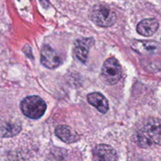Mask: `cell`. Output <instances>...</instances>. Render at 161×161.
Listing matches in <instances>:
<instances>
[{
  "mask_svg": "<svg viewBox=\"0 0 161 161\" xmlns=\"http://www.w3.org/2000/svg\"><path fill=\"white\" fill-rule=\"evenodd\" d=\"M137 142L142 148L153 147L161 145V122L153 119L137 134Z\"/></svg>",
  "mask_w": 161,
  "mask_h": 161,
  "instance_id": "obj_1",
  "label": "cell"
},
{
  "mask_svg": "<svg viewBox=\"0 0 161 161\" xmlns=\"http://www.w3.org/2000/svg\"><path fill=\"white\" fill-rule=\"evenodd\" d=\"M104 83L108 85L116 84L122 76V68L115 58H109L104 62L101 73Z\"/></svg>",
  "mask_w": 161,
  "mask_h": 161,
  "instance_id": "obj_3",
  "label": "cell"
},
{
  "mask_svg": "<svg viewBox=\"0 0 161 161\" xmlns=\"http://www.w3.org/2000/svg\"><path fill=\"white\" fill-rule=\"evenodd\" d=\"M40 3L44 8H47L49 6V0H40Z\"/></svg>",
  "mask_w": 161,
  "mask_h": 161,
  "instance_id": "obj_12",
  "label": "cell"
},
{
  "mask_svg": "<svg viewBox=\"0 0 161 161\" xmlns=\"http://www.w3.org/2000/svg\"><path fill=\"white\" fill-rule=\"evenodd\" d=\"M87 100L91 105L95 107L100 113L103 114L106 113L108 110V100L100 93L94 92L89 94L87 95Z\"/></svg>",
  "mask_w": 161,
  "mask_h": 161,
  "instance_id": "obj_9",
  "label": "cell"
},
{
  "mask_svg": "<svg viewBox=\"0 0 161 161\" xmlns=\"http://www.w3.org/2000/svg\"><path fill=\"white\" fill-rule=\"evenodd\" d=\"M57 136L66 143H72L79 139V135L70 127L66 125H60L55 129Z\"/></svg>",
  "mask_w": 161,
  "mask_h": 161,
  "instance_id": "obj_10",
  "label": "cell"
},
{
  "mask_svg": "<svg viewBox=\"0 0 161 161\" xmlns=\"http://www.w3.org/2000/svg\"><path fill=\"white\" fill-rule=\"evenodd\" d=\"M91 18L98 26L107 28L116 21V14L107 6L98 5L91 10Z\"/></svg>",
  "mask_w": 161,
  "mask_h": 161,
  "instance_id": "obj_4",
  "label": "cell"
},
{
  "mask_svg": "<svg viewBox=\"0 0 161 161\" xmlns=\"http://www.w3.org/2000/svg\"><path fill=\"white\" fill-rule=\"evenodd\" d=\"M20 109L27 117L36 119L43 116L47 109V105L39 96H29L21 102Z\"/></svg>",
  "mask_w": 161,
  "mask_h": 161,
  "instance_id": "obj_2",
  "label": "cell"
},
{
  "mask_svg": "<svg viewBox=\"0 0 161 161\" xmlns=\"http://www.w3.org/2000/svg\"><path fill=\"white\" fill-rule=\"evenodd\" d=\"M41 63L50 69H56L61 64V58L50 46L45 45L41 50Z\"/></svg>",
  "mask_w": 161,
  "mask_h": 161,
  "instance_id": "obj_5",
  "label": "cell"
},
{
  "mask_svg": "<svg viewBox=\"0 0 161 161\" xmlns=\"http://www.w3.org/2000/svg\"><path fill=\"white\" fill-rule=\"evenodd\" d=\"M21 130L19 124L6 123L0 127V135L2 137H13L17 135Z\"/></svg>",
  "mask_w": 161,
  "mask_h": 161,
  "instance_id": "obj_11",
  "label": "cell"
},
{
  "mask_svg": "<svg viewBox=\"0 0 161 161\" xmlns=\"http://www.w3.org/2000/svg\"><path fill=\"white\" fill-rule=\"evenodd\" d=\"M158 28L159 23L157 20L154 18L145 19V20H142L138 25L137 31L142 36L149 37V36L155 34Z\"/></svg>",
  "mask_w": 161,
  "mask_h": 161,
  "instance_id": "obj_8",
  "label": "cell"
},
{
  "mask_svg": "<svg viewBox=\"0 0 161 161\" xmlns=\"http://www.w3.org/2000/svg\"><path fill=\"white\" fill-rule=\"evenodd\" d=\"M93 155L95 160H116L117 155L115 149L108 145H98L93 150Z\"/></svg>",
  "mask_w": 161,
  "mask_h": 161,
  "instance_id": "obj_7",
  "label": "cell"
},
{
  "mask_svg": "<svg viewBox=\"0 0 161 161\" xmlns=\"http://www.w3.org/2000/svg\"><path fill=\"white\" fill-rule=\"evenodd\" d=\"M93 43L94 39L92 38H82L75 41L74 45V54L82 63H85L87 60L88 53Z\"/></svg>",
  "mask_w": 161,
  "mask_h": 161,
  "instance_id": "obj_6",
  "label": "cell"
}]
</instances>
